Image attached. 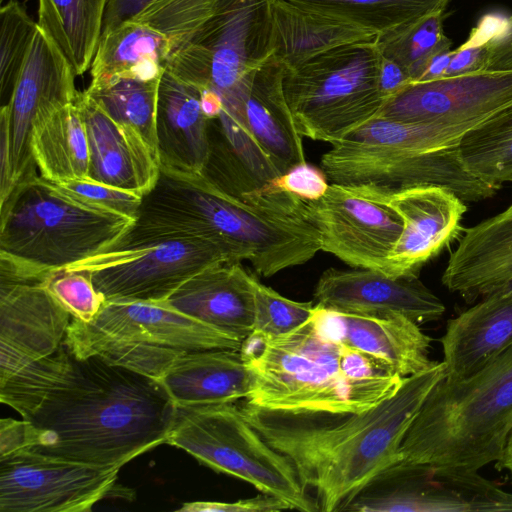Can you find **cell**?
Masks as SVG:
<instances>
[{
	"instance_id": "6da1fadb",
	"label": "cell",
	"mask_w": 512,
	"mask_h": 512,
	"mask_svg": "<svg viewBox=\"0 0 512 512\" xmlns=\"http://www.w3.org/2000/svg\"><path fill=\"white\" fill-rule=\"evenodd\" d=\"M0 400L57 435L55 445L33 449L120 468L167 442L177 409L159 381L98 356L78 358L64 342L0 380Z\"/></svg>"
},
{
	"instance_id": "7a4b0ae2",
	"label": "cell",
	"mask_w": 512,
	"mask_h": 512,
	"mask_svg": "<svg viewBox=\"0 0 512 512\" xmlns=\"http://www.w3.org/2000/svg\"><path fill=\"white\" fill-rule=\"evenodd\" d=\"M444 377V363L438 362L405 377L393 395L360 413H282L245 402L240 407L261 436L289 458L318 510L344 511L398 462L407 430Z\"/></svg>"
},
{
	"instance_id": "3957f363",
	"label": "cell",
	"mask_w": 512,
	"mask_h": 512,
	"mask_svg": "<svg viewBox=\"0 0 512 512\" xmlns=\"http://www.w3.org/2000/svg\"><path fill=\"white\" fill-rule=\"evenodd\" d=\"M130 236L202 237L248 260L264 277L303 264L321 250L317 229L301 213V199L263 189L232 195L201 174L159 170L142 197Z\"/></svg>"
},
{
	"instance_id": "277c9868",
	"label": "cell",
	"mask_w": 512,
	"mask_h": 512,
	"mask_svg": "<svg viewBox=\"0 0 512 512\" xmlns=\"http://www.w3.org/2000/svg\"><path fill=\"white\" fill-rule=\"evenodd\" d=\"M240 351L252 377L245 403L272 412L360 413L393 395L405 378L346 344L319 304L291 332L250 335Z\"/></svg>"
},
{
	"instance_id": "5b68a950",
	"label": "cell",
	"mask_w": 512,
	"mask_h": 512,
	"mask_svg": "<svg viewBox=\"0 0 512 512\" xmlns=\"http://www.w3.org/2000/svg\"><path fill=\"white\" fill-rule=\"evenodd\" d=\"M471 129L375 117L332 145L320 168L331 183L386 189L439 186L465 202L481 201L499 187L472 174L461 158L458 146Z\"/></svg>"
},
{
	"instance_id": "8992f818",
	"label": "cell",
	"mask_w": 512,
	"mask_h": 512,
	"mask_svg": "<svg viewBox=\"0 0 512 512\" xmlns=\"http://www.w3.org/2000/svg\"><path fill=\"white\" fill-rule=\"evenodd\" d=\"M512 433V345L475 375L443 378L407 430L396 464L479 470L497 462Z\"/></svg>"
},
{
	"instance_id": "52a82bcc",
	"label": "cell",
	"mask_w": 512,
	"mask_h": 512,
	"mask_svg": "<svg viewBox=\"0 0 512 512\" xmlns=\"http://www.w3.org/2000/svg\"><path fill=\"white\" fill-rule=\"evenodd\" d=\"M135 221L89 205L41 175L0 204V263L47 277L116 243Z\"/></svg>"
},
{
	"instance_id": "ba28073f",
	"label": "cell",
	"mask_w": 512,
	"mask_h": 512,
	"mask_svg": "<svg viewBox=\"0 0 512 512\" xmlns=\"http://www.w3.org/2000/svg\"><path fill=\"white\" fill-rule=\"evenodd\" d=\"M380 60L376 41L358 42L284 67L283 89L299 134L335 145L377 117L386 101Z\"/></svg>"
},
{
	"instance_id": "9c48e42d",
	"label": "cell",
	"mask_w": 512,
	"mask_h": 512,
	"mask_svg": "<svg viewBox=\"0 0 512 512\" xmlns=\"http://www.w3.org/2000/svg\"><path fill=\"white\" fill-rule=\"evenodd\" d=\"M166 444L281 499L290 509L319 511L289 458L261 436L236 402L177 406Z\"/></svg>"
},
{
	"instance_id": "30bf717a",
	"label": "cell",
	"mask_w": 512,
	"mask_h": 512,
	"mask_svg": "<svg viewBox=\"0 0 512 512\" xmlns=\"http://www.w3.org/2000/svg\"><path fill=\"white\" fill-rule=\"evenodd\" d=\"M226 261L238 260L202 237L124 234L106 250L64 270L87 273L105 302L161 303L196 273Z\"/></svg>"
},
{
	"instance_id": "8fae6325",
	"label": "cell",
	"mask_w": 512,
	"mask_h": 512,
	"mask_svg": "<svg viewBox=\"0 0 512 512\" xmlns=\"http://www.w3.org/2000/svg\"><path fill=\"white\" fill-rule=\"evenodd\" d=\"M273 53L272 0H221L173 51L167 69L201 90L225 96L247 90Z\"/></svg>"
},
{
	"instance_id": "7c38bea8",
	"label": "cell",
	"mask_w": 512,
	"mask_h": 512,
	"mask_svg": "<svg viewBox=\"0 0 512 512\" xmlns=\"http://www.w3.org/2000/svg\"><path fill=\"white\" fill-rule=\"evenodd\" d=\"M344 511L512 512V493L466 467L395 464Z\"/></svg>"
},
{
	"instance_id": "4fadbf2b",
	"label": "cell",
	"mask_w": 512,
	"mask_h": 512,
	"mask_svg": "<svg viewBox=\"0 0 512 512\" xmlns=\"http://www.w3.org/2000/svg\"><path fill=\"white\" fill-rule=\"evenodd\" d=\"M301 213L317 229L321 250L385 274L402 220L385 204L382 187L331 183L320 199H301Z\"/></svg>"
},
{
	"instance_id": "5bb4252c",
	"label": "cell",
	"mask_w": 512,
	"mask_h": 512,
	"mask_svg": "<svg viewBox=\"0 0 512 512\" xmlns=\"http://www.w3.org/2000/svg\"><path fill=\"white\" fill-rule=\"evenodd\" d=\"M120 467L24 449L0 458V512H86L112 495Z\"/></svg>"
},
{
	"instance_id": "9a60e30c",
	"label": "cell",
	"mask_w": 512,
	"mask_h": 512,
	"mask_svg": "<svg viewBox=\"0 0 512 512\" xmlns=\"http://www.w3.org/2000/svg\"><path fill=\"white\" fill-rule=\"evenodd\" d=\"M75 76L64 55L38 26L12 95L0 109L9 128L13 189L37 174L31 152L34 125L53 110L75 102L79 93Z\"/></svg>"
},
{
	"instance_id": "2e32d148",
	"label": "cell",
	"mask_w": 512,
	"mask_h": 512,
	"mask_svg": "<svg viewBox=\"0 0 512 512\" xmlns=\"http://www.w3.org/2000/svg\"><path fill=\"white\" fill-rule=\"evenodd\" d=\"M512 103V70L411 82L388 98L377 117L474 128Z\"/></svg>"
},
{
	"instance_id": "e0dca14e",
	"label": "cell",
	"mask_w": 512,
	"mask_h": 512,
	"mask_svg": "<svg viewBox=\"0 0 512 512\" xmlns=\"http://www.w3.org/2000/svg\"><path fill=\"white\" fill-rule=\"evenodd\" d=\"M383 189V199L402 220L385 275L418 277L421 268L462 233L465 201L439 186Z\"/></svg>"
},
{
	"instance_id": "ac0fdd59",
	"label": "cell",
	"mask_w": 512,
	"mask_h": 512,
	"mask_svg": "<svg viewBox=\"0 0 512 512\" xmlns=\"http://www.w3.org/2000/svg\"><path fill=\"white\" fill-rule=\"evenodd\" d=\"M71 319L45 280L0 282V380L56 352Z\"/></svg>"
},
{
	"instance_id": "d6986e66",
	"label": "cell",
	"mask_w": 512,
	"mask_h": 512,
	"mask_svg": "<svg viewBox=\"0 0 512 512\" xmlns=\"http://www.w3.org/2000/svg\"><path fill=\"white\" fill-rule=\"evenodd\" d=\"M314 298L322 307L358 314H401L419 325L440 319L443 302L418 277H391L354 268H329L320 276Z\"/></svg>"
},
{
	"instance_id": "ffe728a7",
	"label": "cell",
	"mask_w": 512,
	"mask_h": 512,
	"mask_svg": "<svg viewBox=\"0 0 512 512\" xmlns=\"http://www.w3.org/2000/svg\"><path fill=\"white\" fill-rule=\"evenodd\" d=\"M82 322L88 328L114 338L183 352L240 350L243 343L236 336L199 322L162 303L104 302L92 320Z\"/></svg>"
},
{
	"instance_id": "44dd1931",
	"label": "cell",
	"mask_w": 512,
	"mask_h": 512,
	"mask_svg": "<svg viewBox=\"0 0 512 512\" xmlns=\"http://www.w3.org/2000/svg\"><path fill=\"white\" fill-rule=\"evenodd\" d=\"M88 143L87 178L143 197L160 164L143 139L110 118L84 91L76 98Z\"/></svg>"
},
{
	"instance_id": "7402d4cb",
	"label": "cell",
	"mask_w": 512,
	"mask_h": 512,
	"mask_svg": "<svg viewBox=\"0 0 512 512\" xmlns=\"http://www.w3.org/2000/svg\"><path fill=\"white\" fill-rule=\"evenodd\" d=\"M253 275L239 261H226L196 273L163 305L244 341L254 319Z\"/></svg>"
},
{
	"instance_id": "603a6c76",
	"label": "cell",
	"mask_w": 512,
	"mask_h": 512,
	"mask_svg": "<svg viewBox=\"0 0 512 512\" xmlns=\"http://www.w3.org/2000/svg\"><path fill=\"white\" fill-rule=\"evenodd\" d=\"M441 280L467 302L486 297L512 280V204L462 230Z\"/></svg>"
},
{
	"instance_id": "cb8c5ba5",
	"label": "cell",
	"mask_w": 512,
	"mask_h": 512,
	"mask_svg": "<svg viewBox=\"0 0 512 512\" xmlns=\"http://www.w3.org/2000/svg\"><path fill=\"white\" fill-rule=\"evenodd\" d=\"M202 90L167 68L158 89L156 142L159 164L178 173L200 174L209 154V119L201 105Z\"/></svg>"
},
{
	"instance_id": "d4e9b609",
	"label": "cell",
	"mask_w": 512,
	"mask_h": 512,
	"mask_svg": "<svg viewBox=\"0 0 512 512\" xmlns=\"http://www.w3.org/2000/svg\"><path fill=\"white\" fill-rule=\"evenodd\" d=\"M441 343L445 379L475 375L512 345V294H490L451 318Z\"/></svg>"
},
{
	"instance_id": "484cf974",
	"label": "cell",
	"mask_w": 512,
	"mask_h": 512,
	"mask_svg": "<svg viewBox=\"0 0 512 512\" xmlns=\"http://www.w3.org/2000/svg\"><path fill=\"white\" fill-rule=\"evenodd\" d=\"M328 310L346 344L386 363L402 377L438 363L429 356L432 338L420 329L418 323L404 315Z\"/></svg>"
},
{
	"instance_id": "4316f807",
	"label": "cell",
	"mask_w": 512,
	"mask_h": 512,
	"mask_svg": "<svg viewBox=\"0 0 512 512\" xmlns=\"http://www.w3.org/2000/svg\"><path fill=\"white\" fill-rule=\"evenodd\" d=\"M159 382L176 406L246 399L252 377L240 350L206 349L176 356Z\"/></svg>"
},
{
	"instance_id": "83f0119b",
	"label": "cell",
	"mask_w": 512,
	"mask_h": 512,
	"mask_svg": "<svg viewBox=\"0 0 512 512\" xmlns=\"http://www.w3.org/2000/svg\"><path fill=\"white\" fill-rule=\"evenodd\" d=\"M284 72L272 55L254 73L244 108L252 135L280 175L306 162L283 89Z\"/></svg>"
},
{
	"instance_id": "f1b7e54d",
	"label": "cell",
	"mask_w": 512,
	"mask_h": 512,
	"mask_svg": "<svg viewBox=\"0 0 512 512\" xmlns=\"http://www.w3.org/2000/svg\"><path fill=\"white\" fill-rule=\"evenodd\" d=\"M272 27L273 55L286 69L334 48L378 38L349 21L295 0H272Z\"/></svg>"
},
{
	"instance_id": "f546056e",
	"label": "cell",
	"mask_w": 512,
	"mask_h": 512,
	"mask_svg": "<svg viewBox=\"0 0 512 512\" xmlns=\"http://www.w3.org/2000/svg\"><path fill=\"white\" fill-rule=\"evenodd\" d=\"M171 54L168 39L133 20L102 31L90 66L91 82L160 79Z\"/></svg>"
},
{
	"instance_id": "4dcf8cb0",
	"label": "cell",
	"mask_w": 512,
	"mask_h": 512,
	"mask_svg": "<svg viewBox=\"0 0 512 512\" xmlns=\"http://www.w3.org/2000/svg\"><path fill=\"white\" fill-rule=\"evenodd\" d=\"M31 152L40 175L54 183L87 178L88 143L76 100L35 123Z\"/></svg>"
},
{
	"instance_id": "1f68e13d",
	"label": "cell",
	"mask_w": 512,
	"mask_h": 512,
	"mask_svg": "<svg viewBox=\"0 0 512 512\" xmlns=\"http://www.w3.org/2000/svg\"><path fill=\"white\" fill-rule=\"evenodd\" d=\"M108 0H38V26L52 39L76 76L91 66Z\"/></svg>"
},
{
	"instance_id": "d6a6232c",
	"label": "cell",
	"mask_w": 512,
	"mask_h": 512,
	"mask_svg": "<svg viewBox=\"0 0 512 512\" xmlns=\"http://www.w3.org/2000/svg\"><path fill=\"white\" fill-rule=\"evenodd\" d=\"M64 344L78 358L98 356L107 363L159 381L177 355L183 351L114 338L71 319ZM185 352V351H184Z\"/></svg>"
},
{
	"instance_id": "836d02e7",
	"label": "cell",
	"mask_w": 512,
	"mask_h": 512,
	"mask_svg": "<svg viewBox=\"0 0 512 512\" xmlns=\"http://www.w3.org/2000/svg\"><path fill=\"white\" fill-rule=\"evenodd\" d=\"M160 79L115 78L90 84L84 91L115 122L136 132L157 158L155 124Z\"/></svg>"
},
{
	"instance_id": "e575fe53",
	"label": "cell",
	"mask_w": 512,
	"mask_h": 512,
	"mask_svg": "<svg viewBox=\"0 0 512 512\" xmlns=\"http://www.w3.org/2000/svg\"><path fill=\"white\" fill-rule=\"evenodd\" d=\"M366 29L378 37L445 11L450 0H295Z\"/></svg>"
},
{
	"instance_id": "d590c367",
	"label": "cell",
	"mask_w": 512,
	"mask_h": 512,
	"mask_svg": "<svg viewBox=\"0 0 512 512\" xmlns=\"http://www.w3.org/2000/svg\"><path fill=\"white\" fill-rule=\"evenodd\" d=\"M458 148L478 178L499 188L512 182V103L468 131Z\"/></svg>"
},
{
	"instance_id": "8d00e7d4",
	"label": "cell",
	"mask_w": 512,
	"mask_h": 512,
	"mask_svg": "<svg viewBox=\"0 0 512 512\" xmlns=\"http://www.w3.org/2000/svg\"><path fill=\"white\" fill-rule=\"evenodd\" d=\"M444 11L428 15L394 33L377 38L383 57L401 65L412 82L419 81L432 59L451 49L443 29Z\"/></svg>"
},
{
	"instance_id": "74e56055",
	"label": "cell",
	"mask_w": 512,
	"mask_h": 512,
	"mask_svg": "<svg viewBox=\"0 0 512 512\" xmlns=\"http://www.w3.org/2000/svg\"><path fill=\"white\" fill-rule=\"evenodd\" d=\"M0 96L9 101L38 28L23 3L9 0L0 10Z\"/></svg>"
},
{
	"instance_id": "f35d334b",
	"label": "cell",
	"mask_w": 512,
	"mask_h": 512,
	"mask_svg": "<svg viewBox=\"0 0 512 512\" xmlns=\"http://www.w3.org/2000/svg\"><path fill=\"white\" fill-rule=\"evenodd\" d=\"M220 1L155 0L133 21L164 35L170 43L172 54L212 15Z\"/></svg>"
},
{
	"instance_id": "ab89813d",
	"label": "cell",
	"mask_w": 512,
	"mask_h": 512,
	"mask_svg": "<svg viewBox=\"0 0 512 512\" xmlns=\"http://www.w3.org/2000/svg\"><path fill=\"white\" fill-rule=\"evenodd\" d=\"M254 319L251 335L277 337L305 323L313 314V302L288 299L252 277Z\"/></svg>"
},
{
	"instance_id": "60d3db41",
	"label": "cell",
	"mask_w": 512,
	"mask_h": 512,
	"mask_svg": "<svg viewBox=\"0 0 512 512\" xmlns=\"http://www.w3.org/2000/svg\"><path fill=\"white\" fill-rule=\"evenodd\" d=\"M45 285L73 318L84 322L92 320L105 302L85 272L55 271L47 277Z\"/></svg>"
},
{
	"instance_id": "b9f144b4",
	"label": "cell",
	"mask_w": 512,
	"mask_h": 512,
	"mask_svg": "<svg viewBox=\"0 0 512 512\" xmlns=\"http://www.w3.org/2000/svg\"><path fill=\"white\" fill-rule=\"evenodd\" d=\"M71 196L98 208L128 217L138 218L142 196L89 179L56 183Z\"/></svg>"
},
{
	"instance_id": "7bdbcfd3",
	"label": "cell",
	"mask_w": 512,
	"mask_h": 512,
	"mask_svg": "<svg viewBox=\"0 0 512 512\" xmlns=\"http://www.w3.org/2000/svg\"><path fill=\"white\" fill-rule=\"evenodd\" d=\"M329 185L328 178L321 168L305 162L277 176L262 189L268 192H285L302 200L312 201L320 199Z\"/></svg>"
},
{
	"instance_id": "ee69618b",
	"label": "cell",
	"mask_w": 512,
	"mask_h": 512,
	"mask_svg": "<svg viewBox=\"0 0 512 512\" xmlns=\"http://www.w3.org/2000/svg\"><path fill=\"white\" fill-rule=\"evenodd\" d=\"M57 440L53 431L38 427L29 420H0V458L24 449L50 447Z\"/></svg>"
},
{
	"instance_id": "f6af8a7d",
	"label": "cell",
	"mask_w": 512,
	"mask_h": 512,
	"mask_svg": "<svg viewBox=\"0 0 512 512\" xmlns=\"http://www.w3.org/2000/svg\"><path fill=\"white\" fill-rule=\"evenodd\" d=\"M290 507L281 499L263 494L234 502L199 501L185 503L181 512H279Z\"/></svg>"
},
{
	"instance_id": "bcb514c9",
	"label": "cell",
	"mask_w": 512,
	"mask_h": 512,
	"mask_svg": "<svg viewBox=\"0 0 512 512\" xmlns=\"http://www.w3.org/2000/svg\"><path fill=\"white\" fill-rule=\"evenodd\" d=\"M512 70V17L490 45L485 71Z\"/></svg>"
},
{
	"instance_id": "7dc6e473",
	"label": "cell",
	"mask_w": 512,
	"mask_h": 512,
	"mask_svg": "<svg viewBox=\"0 0 512 512\" xmlns=\"http://www.w3.org/2000/svg\"><path fill=\"white\" fill-rule=\"evenodd\" d=\"M155 0H108L102 31L133 20Z\"/></svg>"
},
{
	"instance_id": "c3c4849f",
	"label": "cell",
	"mask_w": 512,
	"mask_h": 512,
	"mask_svg": "<svg viewBox=\"0 0 512 512\" xmlns=\"http://www.w3.org/2000/svg\"><path fill=\"white\" fill-rule=\"evenodd\" d=\"M412 82L407 71L395 61L381 55L379 88L387 100Z\"/></svg>"
},
{
	"instance_id": "681fc988",
	"label": "cell",
	"mask_w": 512,
	"mask_h": 512,
	"mask_svg": "<svg viewBox=\"0 0 512 512\" xmlns=\"http://www.w3.org/2000/svg\"><path fill=\"white\" fill-rule=\"evenodd\" d=\"M201 105L204 114L209 120L218 117L223 109L221 96L211 89L202 90Z\"/></svg>"
},
{
	"instance_id": "f907efd6",
	"label": "cell",
	"mask_w": 512,
	"mask_h": 512,
	"mask_svg": "<svg viewBox=\"0 0 512 512\" xmlns=\"http://www.w3.org/2000/svg\"><path fill=\"white\" fill-rule=\"evenodd\" d=\"M499 470H507L512 475V433L508 438L501 458L496 462Z\"/></svg>"
},
{
	"instance_id": "816d5d0a",
	"label": "cell",
	"mask_w": 512,
	"mask_h": 512,
	"mask_svg": "<svg viewBox=\"0 0 512 512\" xmlns=\"http://www.w3.org/2000/svg\"><path fill=\"white\" fill-rule=\"evenodd\" d=\"M492 294H512V280Z\"/></svg>"
},
{
	"instance_id": "f5cc1de1",
	"label": "cell",
	"mask_w": 512,
	"mask_h": 512,
	"mask_svg": "<svg viewBox=\"0 0 512 512\" xmlns=\"http://www.w3.org/2000/svg\"><path fill=\"white\" fill-rule=\"evenodd\" d=\"M1 1H3V0H1Z\"/></svg>"
}]
</instances>
